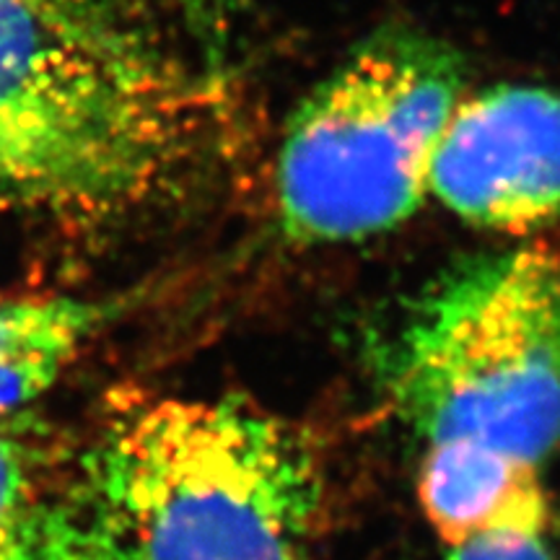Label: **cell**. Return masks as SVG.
I'll list each match as a JSON object with an SVG mask.
<instances>
[{
    "label": "cell",
    "mask_w": 560,
    "mask_h": 560,
    "mask_svg": "<svg viewBox=\"0 0 560 560\" xmlns=\"http://www.w3.org/2000/svg\"><path fill=\"white\" fill-rule=\"evenodd\" d=\"M47 475L45 452L24 420L0 423V560L16 552L55 501Z\"/></svg>",
    "instance_id": "obj_7"
},
{
    "label": "cell",
    "mask_w": 560,
    "mask_h": 560,
    "mask_svg": "<svg viewBox=\"0 0 560 560\" xmlns=\"http://www.w3.org/2000/svg\"><path fill=\"white\" fill-rule=\"evenodd\" d=\"M444 560H560L548 540L542 488L514 495L493 520L446 545Z\"/></svg>",
    "instance_id": "obj_8"
},
{
    "label": "cell",
    "mask_w": 560,
    "mask_h": 560,
    "mask_svg": "<svg viewBox=\"0 0 560 560\" xmlns=\"http://www.w3.org/2000/svg\"><path fill=\"white\" fill-rule=\"evenodd\" d=\"M187 19L202 26L206 32H219L226 26L240 0H170Z\"/></svg>",
    "instance_id": "obj_10"
},
{
    "label": "cell",
    "mask_w": 560,
    "mask_h": 560,
    "mask_svg": "<svg viewBox=\"0 0 560 560\" xmlns=\"http://www.w3.org/2000/svg\"><path fill=\"white\" fill-rule=\"evenodd\" d=\"M0 210H21V213L32 210L24 182L3 156H0Z\"/></svg>",
    "instance_id": "obj_11"
},
{
    "label": "cell",
    "mask_w": 560,
    "mask_h": 560,
    "mask_svg": "<svg viewBox=\"0 0 560 560\" xmlns=\"http://www.w3.org/2000/svg\"><path fill=\"white\" fill-rule=\"evenodd\" d=\"M107 319V306L68 293L0 291V423L24 420Z\"/></svg>",
    "instance_id": "obj_6"
},
{
    "label": "cell",
    "mask_w": 560,
    "mask_h": 560,
    "mask_svg": "<svg viewBox=\"0 0 560 560\" xmlns=\"http://www.w3.org/2000/svg\"><path fill=\"white\" fill-rule=\"evenodd\" d=\"M429 195L472 226L560 219V91L493 86L462 100L433 156Z\"/></svg>",
    "instance_id": "obj_5"
},
{
    "label": "cell",
    "mask_w": 560,
    "mask_h": 560,
    "mask_svg": "<svg viewBox=\"0 0 560 560\" xmlns=\"http://www.w3.org/2000/svg\"><path fill=\"white\" fill-rule=\"evenodd\" d=\"M226 96L117 0H0V156L34 215L102 226L219 166Z\"/></svg>",
    "instance_id": "obj_1"
},
{
    "label": "cell",
    "mask_w": 560,
    "mask_h": 560,
    "mask_svg": "<svg viewBox=\"0 0 560 560\" xmlns=\"http://www.w3.org/2000/svg\"><path fill=\"white\" fill-rule=\"evenodd\" d=\"M382 371L420 441L425 516L457 542L542 488L560 446V255L516 249L452 270L400 322Z\"/></svg>",
    "instance_id": "obj_2"
},
{
    "label": "cell",
    "mask_w": 560,
    "mask_h": 560,
    "mask_svg": "<svg viewBox=\"0 0 560 560\" xmlns=\"http://www.w3.org/2000/svg\"><path fill=\"white\" fill-rule=\"evenodd\" d=\"M9 560H117L81 499H55Z\"/></svg>",
    "instance_id": "obj_9"
},
{
    "label": "cell",
    "mask_w": 560,
    "mask_h": 560,
    "mask_svg": "<svg viewBox=\"0 0 560 560\" xmlns=\"http://www.w3.org/2000/svg\"><path fill=\"white\" fill-rule=\"evenodd\" d=\"M462 81L457 52L416 30H384L355 47L285 128L276 164L285 236L348 244L408 221L429 198Z\"/></svg>",
    "instance_id": "obj_4"
},
{
    "label": "cell",
    "mask_w": 560,
    "mask_h": 560,
    "mask_svg": "<svg viewBox=\"0 0 560 560\" xmlns=\"http://www.w3.org/2000/svg\"><path fill=\"white\" fill-rule=\"evenodd\" d=\"M322 467L249 402L125 395L86 457L83 506L117 560H312Z\"/></svg>",
    "instance_id": "obj_3"
}]
</instances>
